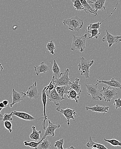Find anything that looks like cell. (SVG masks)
<instances>
[{"label":"cell","instance_id":"obj_1","mask_svg":"<svg viewBox=\"0 0 121 149\" xmlns=\"http://www.w3.org/2000/svg\"><path fill=\"white\" fill-rule=\"evenodd\" d=\"M63 23L65 26L67 25L68 26L69 30L79 32L83 27L84 21L83 19H81L76 16L70 18L64 19L63 21Z\"/></svg>","mask_w":121,"mask_h":149},{"label":"cell","instance_id":"obj_2","mask_svg":"<svg viewBox=\"0 0 121 149\" xmlns=\"http://www.w3.org/2000/svg\"><path fill=\"white\" fill-rule=\"evenodd\" d=\"M87 34H86L81 36H73V40L72 44L71 50L78 51L80 52H83L86 48V41L87 39Z\"/></svg>","mask_w":121,"mask_h":149},{"label":"cell","instance_id":"obj_3","mask_svg":"<svg viewBox=\"0 0 121 149\" xmlns=\"http://www.w3.org/2000/svg\"><path fill=\"white\" fill-rule=\"evenodd\" d=\"M81 62L78 65L79 71L81 75L84 76L86 79H89L90 68L94 64V60H89L85 59L84 57H81Z\"/></svg>","mask_w":121,"mask_h":149},{"label":"cell","instance_id":"obj_4","mask_svg":"<svg viewBox=\"0 0 121 149\" xmlns=\"http://www.w3.org/2000/svg\"><path fill=\"white\" fill-rule=\"evenodd\" d=\"M69 69H66L65 72H63L61 77L58 79L55 78L54 76H53L52 83L55 86V88L63 86L70 87L72 82L70 81V79L69 77Z\"/></svg>","mask_w":121,"mask_h":149},{"label":"cell","instance_id":"obj_5","mask_svg":"<svg viewBox=\"0 0 121 149\" xmlns=\"http://www.w3.org/2000/svg\"><path fill=\"white\" fill-rule=\"evenodd\" d=\"M110 87L108 88L104 87L100 92L102 93L103 99L105 102H110L111 100L115 99L118 97V94L116 91L119 90V89L113 88V89L110 90Z\"/></svg>","mask_w":121,"mask_h":149},{"label":"cell","instance_id":"obj_6","mask_svg":"<svg viewBox=\"0 0 121 149\" xmlns=\"http://www.w3.org/2000/svg\"><path fill=\"white\" fill-rule=\"evenodd\" d=\"M87 95H90L94 100H102L103 99L102 93L99 91L98 88V84L97 83L95 85H87L86 84Z\"/></svg>","mask_w":121,"mask_h":149},{"label":"cell","instance_id":"obj_7","mask_svg":"<svg viewBox=\"0 0 121 149\" xmlns=\"http://www.w3.org/2000/svg\"><path fill=\"white\" fill-rule=\"evenodd\" d=\"M56 110L58 112H60V113L66 117L68 126H70V119H72L76 123H77L75 119V117H76L77 113L75 109H71L69 107L66 109H63L61 107H58L56 108Z\"/></svg>","mask_w":121,"mask_h":149},{"label":"cell","instance_id":"obj_8","mask_svg":"<svg viewBox=\"0 0 121 149\" xmlns=\"http://www.w3.org/2000/svg\"><path fill=\"white\" fill-rule=\"evenodd\" d=\"M102 42H107L109 44L110 48L112 47L113 44H118L121 42V36H114L110 34V32L106 30V35L103 38Z\"/></svg>","mask_w":121,"mask_h":149},{"label":"cell","instance_id":"obj_9","mask_svg":"<svg viewBox=\"0 0 121 149\" xmlns=\"http://www.w3.org/2000/svg\"><path fill=\"white\" fill-rule=\"evenodd\" d=\"M48 126L45 129L44 135L43 136L42 138L45 139L47 136H51L54 137L55 136V131L57 128H60L61 125L60 124H55V123H52L50 119H48Z\"/></svg>","mask_w":121,"mask_h":149},{"label":"cell","instance_id":"obj_10","mask_svg":"<svg viewBox=\"0 0 121 149\" xmlns=\"http://www.w3.org/2000/svg\"><path fill=\"white\" fill-rule=\"evenodd\" d=\"M27 95L26 93L23 92H19L16 91L14 88L12 90V102L10 104V107L13 106L16 103H19L21 101L24 100V99L26 97Z\"/></svg>","mask_w":121,"mask_h":149},{"label":"cell","instance_id":"obj_11","mask_svg":"<svg viewBox=\"0 0 121 149\" xmlns=\"http://www.w3.org/2000/svg\"><path fill=\"white\" fill-rule=\"evenodd\" d=\"M47 96L48 100L51 102H52L57 106H59L60 102L63 100L57 93L55 88H54L50 93L47 94Z\"/></svg>","mask_w":121,"mask_h":149},{"label":"cell","instance_id":"obj_12","mask_svg":"<svg viewBox=\"0 0 121 149\" xmlns=\"http://www.w3.org/2000/svg\"><path fill=\"white\" fill-rule=\"evenodd\" d=\"M106 0H93V1H89L88 2L92 8L95 11L96 13L97 14L98 10H106V7L105 6Z\"/></svg>","mask_w":121,"mask_h":149},{"label":"cell","instance_id":"obj_13","mask_svg":"<svg viewBox=\"0 0 121 149\" xmlns=\"http://www.w3.org/2000/svg\"><path fill=\"white\" fill-rule=\"evenodd\" d=\"M26 95L29 98V101L32 99H36L38 98L39 97V94L38 91L37 83L36 81H35L32 86L29 87L28 90L27 91Z\"/></svg>","mask_w":121,"mask_h":149},{"label":"cell","instance_id":"obj_14","mask_svg":"<svg viewBox=\"0 0 121 149\" xmlns=\"http://www.w3.org/2000/svg\"><path fill=\"white\" fill-rule=\"evenodd\" d=\"M46 88V86L45 87L42 91V101L43 102V104L44 107V116L41 118V120L43 121V127L44 130H45V122L46 121L47 119V116L46 113V107L47 101V93L45 91Z\"/></svg>","mask_w":121,"mask_h":149},{"label":"cell","instance_id":"obj_15","mask_svg":"<svg viewBox=\"0 0 121 149\" xmlns=\"http://www.w3.org/2000/svg\"><path fill=\"white\" fill-rule=\"evenodd\" d=\"M109 107L108 106H101L97 104L96 105L93 107H86V111L90 110L93 112H98V113H104V115L105 113H109L108 111Z\"/></svg>","mask_w":121,"mask_h":149},{"label":"cell","instance_id":"obj_16","mask_svg":"<svg viewBox=\"0 0 121 149\" xmlns=\"http://www.w3.org/2000/svg\"><path fill=\"white\" fill-rule=\"evenodd\" d=\"M97 84L99 83H104L105 85H108L109 87H112L113 88H117L119 90H121V84L118 81L116 80L114 78H113L110 81H99V80L97 79Z\"/></svg>","mask_w":121,"mask_h":149},{"label":"cell","instance_id":"obj_17","mask_svg":"<svg viewBox=\"0 0 121 149\" xmlns=\"http://www.w3.org/2000/svg\"><path fill=\"white\" fill-rule=\"evenodd\" d=\"M13 116H15L21 119L28 121H33L35 120V118L32 116L28 113L23 112H18V111H14L11 112Z\"/></svg>","mask_w":121,"mask_h":149},{"label":"cell","instance_id":"obj_18","mask_svg":"<svg viewBox=\"0 0 121 149\" xmlns=\"http://www.w3.org/2000/svg\"><path fill=\"white\" fill-rule=\"evenodd\" d=\"M35 71L37 75L38 76L40 73H46L50 69V66L46 64L45 62L41 63L39 65L34 66Z\"/></svg>","mask_w":121,"mask_h":149},{"label":"cell","instance_id":"obj_19","mask_svg":"<svg viewBox=\"0 0 121 149\" xmlns=\"http://www.w3.org/2000/svg\"><path fill=\"white\" fill-rule=\"evenodd\" d=\"M119 1H120V0H118V1H117V3H116V6H115V8L113 10V12L110 13V15H109V17H108L106 18L105 19L103 20V21L99 22H97V23H91V24H90L89 26H88V31H90V30L93 29H99V28H100V25H101V23H102V22H104V21H105V20H106V19H107L110 18V17H111V15H113L114 12L116 10V8H117V6H118V3H119Z\"/></svg>","mask_w":121,"mask_h":149},{"label":"cell","instance_id":"obj_20","mask_svg":"<svg viewBox=\"0 0 121 149\" xmlns=\"http://www.w3.org/2000/svg\"><path fill=\"white\" fill-rule=\"evenodd\" d=\"M95 138L93 137L92 138L91 136H90L89 138V141L88 142L86 143V146L88 148H96L98 149H107L104 145L100 143H97L93 141L92 139Z\"/></svg>","mask_w":121,"mask_h":149},{"label":"cell","instance_id":"obj_21","mask_svg":"<svg viewBox=\"0 0 121 149\" xmlns=\"http://www.w3.org/2000/svg\"><path fill=\"white\" fill-rule=\"evenodd\" d=\"M80 1L84 8V10L86 12V13H93L94 14V17L97 16V14L96 13L95 11L92 8V7L87 0H80Z\"/></svg>","mask_w":121,"mask_h":149},{"label":"cell","instance_id":"obj_22","mask_svg":"<svg viewBox=\"0 0 121 149\" xmlns=\"http://www.w3.org/2000/svg\"><path fill=\"white\" fill-rule=\"evenodd\" d=\"M55 88L57 93L61 96V97L63 99H66L63 96H64V94H68V92L70 88V87L66 86H59V87H55Z\"/></svg>","mask_w":121,"mask_h":149},{"label":"cell","instance_id":"obj_23","mask_svg":"<svg viewBox=\"0 0 121 149\" xmlns=\"http://www.w3.org/2000/svg\"><path fill=\"white\" fill-rule=\"evenodd\" d=\"M80 79L79 78H76V79L73 82H72L70 85V88L75 90L77 93L81 95L82 90H81V86L79 84V81Z\"/></svg>","mask_w":121,"mask_h":149},{"label":"cell","instance_id":"obj_24","mask_svg":"<svg viewBox=\"0 0 121 149\" xmlns=\"http://www.w3.org/2000/svg\"><path fill=\"white\" fill-rule=\"evenodd\" d=\"M67 96L69 99L75 100L76 103H78V100L80 97V95L78 94L72 89L70 88L68 94H67Z\"/></svg>","mask_w":121,"mask_h":149},{"label":"cell","instance_id":"obj_25","mask_svg":"<svg viewBox=\"0 0 121 149\" xmlns=\"http://www.w3.org/2000/svg\"><path fill=\"white\" fill-rule=\"evenodd\" d=\"M52 71L53 72V76H54L56 79L60 78L63 72H61V69L58 66L55 60L54 61L53 65L52 66Z\"/></svg>","mask_w":121,"mask_h":149},{"label":"cell","instance_id":"obj_26","mask_svg":"<svg viewBox=\"0 0 121 149\" xmlns=\"http://www.w3.org/2000/svg\"><path fill=\"white\" fill-rule=\"evenodd\" d=\"M51 146V142L47 140L46 138L45 139L42 138L41 143L36 149H49Z\"/></svg>","mask_w":121,"mask_h":149},{"label":"cell","instance_id":"obj_27","mask_svg":"<svg viewBox=\"0 0 121 149\" xmlns=\"http://www.w3.org/2000/svg\"><path fill=\"white\" fill-rule=\"evenodd\" d=\"M32 129L33 130V132L30 134V136H29L30 139L32 140H35V141H41L40 135L42 133V131L41 130L39 131H37L35 126H33L32 127Z\"/></svg>","mask_w":121,"mask_h":149},{"label":"cell","instance_id":"obj_28","mask_svg":"<svg viewBox=\"0 0 121 149\" xmlns=\"http://www.w3.org/2000/svg\"><path fill=\"white\" fill-rule=\"evenodd\" d=\"M47 49V51L50 52V53L52 55H55L54 54V50L56 47L55 44L52 40H51L49 42L47 43L46 45Z\"/></svg>","mask_w":121,"mask_h":149},{"label":"cell","instance_id":"obj_29","mask_svg":"<svg viewBox=\"0 0 121 149\" xmlns=\"http://www.w3.org/2000/svg\"><path fill=\"white\" fill-rule=\"evenodd\" d=\"M41 141H38V142H36V141H25L24 142V145L26 146H29L32 148H35L36 149L38 147L39 144L41 143Z\"/></svg>","mask_w":121,"mask_h":149},{"label":"cell","instance_id":"obj_30","mask_svg":"<svg viewBox=\"0 0 121 149\" xmlns=\"http://www.w3.org/2000/svg\"><path fill=\"white\" fill-rule=\"evenodd\" d=\"M73 6L76 10H84V8L80 0H71Z\"/></svg>","mask_w":121,"mask_h":149},{"label":"cell","instance_id":"obj_31","mask_svg":"<svg viewBox=\"0 0 121 149\" xmlns=\"http://www.w3.org/2000/svg\"><path fill=\"white\" fill-rule=\"evenodd\" d=\"M89 34H91V36L88 38L87 39H90V38H95L96 39H97L99 38V36L100 35V32H99L98 29H93L90 31H88Z\"/></svg>","mask_w":121,"mask_h":149},{"label":"cell","instance_id":"obj_32","mask_svg":"<svg viewBox=\"0 0 121 149\" xmlns=\"http://www.w3.org/2000/svg\"><path fill=\"white\" fill-rule=\"evenodd\" d=\"M104 140L105 141L110 143L112 146L114 147H116V146H120L121 147V141H120L119 140H116L115 139H110V140H108L104 139Z\"/></svg>","mask_w":121,"mask_h":149},{"label":"cell","instance_id":"obj_33","mask_svg":"<svg viewBox=\"0 0 121 149\" xmlns=\"http://www.w3.org/2000/svg\"><path fill=\"white\" fill-rule=\"evenodd\" d=\"M64 142V139H61L55 142L54 147L57 148L58 149H63V145Z\"/></svg>","mask_w":121,"mask_h":149},{"label":"cell","instance_id":"obj_34","mask_svg":"<svg viewBox=\"0 0 121 149\" xmlns=\"http://www.w3.org/2000/svg\"><path fill=\"white\" fill-rule=\"evenodd\" d=\"M4 127L8 130L9 132L11 133L12 132V126L13 125L12 124L10 121H6L4 122Z\"/></svg>","mask_w":121,"mask_h":149},{"label":"cell","instance_id":"obj_35","mask_svg":"<svg viewBox=\"0 0 121 149\" xmlns=\"http://www.w3.org/2000/svg\"><path fill=\"white\" fill-rule=\"evenodd\" d=\"M12 116H13L12 113L10 114L5 113V114L3 115V117L2 119V122H4L5 121H12L13 118H12Z\"/></svg>","mask_w":121,"mask_h":149},{"label":"cell","instance_id":"obj_36","mask_svg":"<svg viewBox=\"0 0 121 149\" xmlns=\"http://www.w3.org/2000/svg\"><path fill=\"white\" fill-rule=\"evenodd\" d=\"M115 103L113 104V106L115 107L116 109H118L121 107V100L120 98L114 99Z\"/></svg>","mask_w":121,"mask_h":149},{"label":"cell","instance_id":"obj_37","mask_svg":"<svg viewBox=\"0 0 121 149\" xmlns=\"http://www.w3.org/2000/svg\"><path fill=\"white\" fill-rule=\"evenodd\" d=\"M52 82L53 80L52 79V80L51 81L50 84L47 85V86H46V88L45 90L46 92L47 91H48V93H49L55 88V86L53 84Z\"/></svg>","mask_w":121,"mask_h":149},{"label":"cell","instance_id":"obj_38","mask_svg":"<svg viewBox=\"0 0 121 149\" xmlns=\"http://www.w3.org/2000/svg\"><path fill=\"white\" fill-rule=\"evenodd\" d=\"M3 103V104L5 106H6L8 107V105L9 102L8 100H3V101H2Z\"/></svg>","mask_w":121,"mask_h":149},{"label":"cell","instance_id":"obj_39","mask_svg":"<svg viewBox=\"0 0 121 149\" xmlns=\"http://www.w3.org/2000/svg\"><path fill=\"white\" fill-rule=\"evenodd\" d=\"M7 107V106H5L4 104H3V103L2 102H1V103H0V107L2 108H4L6 107Z\"/></svg>","mask_w":121,"mask_h":149},{"label":"cell","instance_id":"obj_40","mask_svg":"<svg viewBox=\"0 0 121 149\" xmlns=\"http://www.w3.org/2000/svg\"><path fill=\"white\" fill-rule=\"evenodd\" d=\"M3 109V108H2L0 107V118H3V116L1 113V111Z\"/></svg>","mask_w":121,"mask_h":149},{"label":"cell","instance_id":"obj_41","mask_svg":"<svg viewBox=\"0 0 121 149\" xmlns=\"http://www.w3.org/2000/svg\"><path fill=\"white\" fill-rule=\"evenodd\" d=\"M3 68L1 64L0 63V72L3 71Z\"/></svg>","mask_w":121,"mask_h":149},{"label":"cell","instance_id":"obj_42","mask_svg":"<svg viewBox=\"0 0 121 149\" xmlns=\"http://www.w3.org/2000/svg\"><path fill=\"white\" fill-rule=\"evenodd\" d=\"M64 149H76V148H75V147H73V146H71V147H69V148H67Z\"/></svg>","mask_w":121,"mask_h":149},{"label":"cell","instance_id":"obj_43","mask_svg":"<svg viewBox=\"0 0 121 149\" xmlns=\"http://www.w3.org/2000/svg\"><path fill=\"white\" fill-rule=\"evenodd\" d=\"M2 119L3 118H0V120H2Z\"/></svg>","mask_w":121,"mask_h":149},{"label":"cell","instance_id":"obj_44","mask_svg":"<svg viewBox=\"0 0 121 149\" xmlns=\"http://www.w3.org/2000/svg\"><path fill=\"white\" fill-rule=\"evenodd\" d=\"M91 149H98L96 148H92Z\"/></svg>","mask_w":121,"mask_h":149},{"label":"cell","instance_id":"obj_45","mask_svg":"<svg viewBox=\"0 0 121 149\" xmlns=\"http://www.w3.org/2000/svg\"><path fill=\"white\" fill-rule=\"evenodd\" d=\"M23 1H27V0H23Z\"/></svg>","mask_w":121,"mask_h":149}]
</instances>
